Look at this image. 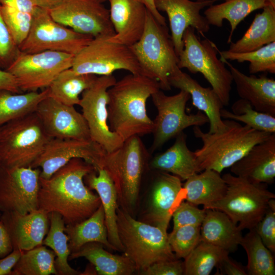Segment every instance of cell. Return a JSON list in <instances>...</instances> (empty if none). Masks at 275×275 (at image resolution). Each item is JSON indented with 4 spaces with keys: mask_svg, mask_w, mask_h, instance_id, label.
I'll return each mask as SVG.
<instances>
[{
    "mask_svg": "<svg viewBox=\"0 0 275 275\" xmlns=\"http://www.w3.org/2000/svg\"><path fill=\"white\" fill-rule=\"evenodd\" d=\"M95 170L84 160L75 158L47 179L40 178L38 209L60 214L65 225L89 217L101 204L98 195L85 184L84 178Z\"/></svg>",
    "mask_w": 275,
    "mask_h": 275,
    "instance_id": "cell-1",
    "label": "cell"
},
{
    "mask_svg": "<svg viewBox=\"0 0 275 275\" xmlns=\"http://www.w3.org/2000/svg\"><path fill=\"white\" fill-rule=\"evenodd\" d=\"M160 89L156 80L130 73L107 90V121L110 129L123 141L134 136L152 133L153 121L148 116L146 102Z\"/></svg>",
    "mask_w": 275,
    "mask_h": 275,
    "instance_id": "cell-2",
    "label": "cell"
},
{
    "mask_svg": "<svg viewBox=\"0 0 275 275\" xmlns=\"http://www.w3.org/2000/svg\"><path fill=\"white\" fill-rule=\"evenodd\" d=\"M224 121L225 129L214 133L205 132L199 126H194L195 137L202 142V146L194 151L201 171L210 169L221 173L272 134L242 125L233 120Z\"/></svg>",
    "mask_w": 275,
    "mask_h": 275,
    "instance_id": "cell-3",
    "label": "cell"
},
{
    "mask_svg": "<svg viewBox=\"0 0 275 275\" xmlns=\"http://www.w3.org/2000/svg\"><path fill=\"white\" fill-rule=\"evenodd\" d=\"M149 153L139 136L125 140L114 151L106 153L100 169L113 181L121 208L130 215L137 204L142 178Z\"/></svg>",
    "mask_w": 275,
    "mask_h": 275,
    "instance_id": "cell-4",
    "label": "cell"
},
{
    "mask_svg": "<svg viewBox=\"0 0 275 275\" xmlns=\"http://www.w3.org/2000/svg\"><path fill=\"white\" fill-rule=\"evenodd\" d=\"M117 215L124 254L134 264L136 271H143L157 262L177 259L169 243L167 231L137 221L119 207Z\"/></svg>",
    "mask_w": 275,
    "mask_h": 275,
    "instance_id": "cell-5",
    "label": "cell"
},
{
    "mask_svg": "<svg viewBox=\"0 0 275 275\" xmlns=\"http://www.w3.org/2000/svg\"><path fill=\"white\" fill-rule=\"evenodd\" d=\"M222 177L227 184L226 194L206 209L224 212L241 230L254 228L265 215L268 202L275 198V195L267 189L266 183L252 182L231 173L225 174Z\"/></svg>",
    "mask_w": 275,
    "mask_h": 275,
    "instance_id": "cell-6",
    "label": "cell"
},
{
    "mask_svg": "<svg viewBox=\"0 0 275 275\" xmlns=\"http://www.w3.org/2000/svg\"><path fill=\"white\" fill-rule=\"evenodd\" d=\"M140 66L142 75L158 82L160 89H171L168 78L178 67V57L167 25L161 24L147 11L144 32L129 46Z\"/></svg>",
    "mask_w": 275,
    "mask_h": 275,
    "instance_id": "cell-7",
    "label": "cell"
},
{
    "mask_svg": "<svg viewBox=\"0 0 275 275\" xmlns=\"http://www.w3.org/2000/svg\"><path fill=\"white\" fill-rule=\"evenodd\" d=\"M51 138L35 112L0 127V165L31 167Z\"/></svg>",
    "mask_w": 275,
    "mask_h": 275,
    "instance_id": "cell-8",
    "label": "cell"
},
{
    "mask_svg": "<svg viewBox=\"0 0 275 275\" xmlns=\"http://www.w3.org/2000/svg\"><path fill=\"white\" fill-rule=\"evenodd\" d=\"M183 49L178 56V66L192 73H201L221 99L224 106L229 104L233 78L230 70L217 58L218 48L207 38L201 40L192 27L183 34Z\"/></svg>",
    "mask_w": 275,
    "mask_h": 275,
    "instance_id": "cell-9",
    "label": "cell"
},
{
    "mask_svg": "<svg viewBox=\"0 0 275 275\" xmlns=\"http://www.w3.org/2000/svg\"><path fill=\"white\" fill-rule=\"evenodd\" d=\"M93 38L59 23L51 17L47 9L38 7L33 14L30 32L19 47L26 53L51 50L75 56Z\"/></svg>",
    "mask_w": 275,
    "mask_h": 275,
    "instance_id": "cell-10",
    "label": "cell"
},
{
    "mask_svg": "<svg viewBox=\"0 0 275 275\" xmlns=\"http://www.w3.org/2000/svg\"><path fill=\"white\" fill-rule=\"evenodd\" d=\"M108 36L93 37L74 56L72 68L78 73L108 75L118 70L134 74L142 71L129 46L110 41Z\"/></svg>",
    "mask_w": 275,
    "mask_h": 275,
    "instance_id": "cell-11",
    "label": "cell"
},
{
    "mask_svg": "<svg viewBox=\"0 0 275 275\" xmlns=\"http://www.w3.org/2000/svg\"><path fill=\"white\" fill-rule=\"evenodd\" d=\"M151 97L157 111L153 121L152 152L161 147L185 128L192 126L200 127L209 122L208 117L201 111L186 114V105L190 96L184 91L180 90L176 94L168 96L159 90Z\"/></svg>",
    "mask_w": 275,
    "mask_h": 275,
    "instance_id": "cell-12",
    "label": "cell"
},
{
    "mask_svg": "<svg viewBox=\"0 0 275 275\" xmlns=\"http://www.w3.org/2000/svg\"><path fill=\"white\" fill-rule=\"evenodd\" d=\"M74 56L51 50L21 52L6 70L15 77L21 92L38 91L48 88L60 73L71 68Z\"/></svg>",
    "mask_w": 275,
    "mask_h": 275,
    "instance_id": "cell-13",
    "label": "cell"
},
{
    "mask_svg": "<svg viewBox=\"0 0 275 275\" xmlns=\"http://www.w3.org/2000/svg\"><path fill=\"white\" fill-rule=\"evenodd\" d=\"M116 81L113 74L97 76L93 84L81 93L79 104L91 139L100 145L106 153L114 151L124 142L107 124V90Z\"/></svg>",
    "mask_w": 275,
    "mask_h": 275,
    "instance_id": "cell-14",
    "label": "cell"
},
{
    "mask_svg": "<svg viewBox=\"0 0 275 275\" xmlns=\"http://www.w3.org/2000/svg\"><path fill=\"white\" fill-rule=\"evenodd\" d=\"M41 169L0 165V211L25 214L38 209Z\"/></svg>",
    "mask_w": 275,
    "mask_h": 275,
    "instance_id": "cell-15",
    "label": "cell"
},
{
    "mask_svg": "<svg viewBox=\"0 0 275 275\" xmlns=\"http://www.w3.org/2000/svg\"><path fill=\"white\" fill-rule=\"evenodd\" d=\"M48 10L55 21L78 33L93 37L115 34L109 10L97 0H65Z\"/></svg>",
    "mask_w": 275,
    "mask_h": 275,
    "instance_id": "cell-16",
    "label": "cell"
},
{
    "mask_svg": "<svg viewBox=\"0 0 275 275\" xmlns=\"http://www.w3.org/2000/svg\"><path fill=\"white\" fill-rule=\"evenodd\" d=\"M106 152L98 143L89 140L51 138L40 156L31 167L41 169L40 177L49 179L70 160L79 158L100 169Z\"/></svg>",
    "mask_w": 275,
    "mask_h": 275,
    "instance_id": "cell-17",
    "label": "cell"
},
{
    "mask_svg": "<svg viewBox=\"0 0 275 275\" xmlns=\"http://www.w3.org/2000/svg\"><path fill=\"white\" fill-rule=\"evenodd\" d=\"M35 113L51 138L91 139L86 120L74 106L48 96L38 104Z\"/></svg>",
    "mask_w": 275,
    "mask_h": 275,
    "instance_id": "cell-18",
    "label": "cell"
},
{
    "mask_svg": "<svg viewBox=\"0 0 275 275\" xmlns=\"http://www.w3.org/2000/svg\"><path fill=\"white\" fill-rule=\"evenodd\" d=\"M216 1L154 0L157 10L165 12L168 15L170 35L178 57L183 49L182 38L187 28L192 27L203 36L209 31L210 24L200 12Z\"/></svg>",
    "mask_w": 275,
    "mask_h": 275,
    "instance_id": "cell-19",
    "label": "cell"
},
{
    "mask_svg": "<svg viewBox=\"0 0 275 275\" xmlns=\"http://www.w3.org/2000/svg\"><path fill=\"white\" fill-rule=\"evenodd\" d=\"M0 220L9 235L13 250L22 251L42 245L50 226V214L39 209L25 214L2 212Z\"/></svg>",
    "mask_w": 275,
    "mask_h": 275,
    "instance_id": "cell-20",
    "label": "cell"
},
{
    "mask_svg": "<svg viewBox=\"0 0 275 275\" xmlns=\"http://www.w3.org/2000/svg\"><path fill=\"white\" fill-rule=\"evenodd\" d=\"M109 17L115 34L113 42L130 46L141 37L145 26L147 9L136 0H107Z\"/></svg>",
    "mask_w": 275,
    "mask_h": 275,
    "instance_id": "cell-21",
    "label": "cell"
},
{
    "mask_svg": "<svg viewBox=\"0 0 275 275\" xmlns=\"http://www.w3.org/2000/svg\"><path fill=\"white\" fill-rule=\"evenodd\" d=\"M168 80L171 87L187 92L193 105L208 117L210 125L208 132L214 133L225 129L226 124L221 116V110L224 105L211 87H202L179 68L170 75Z\"/></svg>",
    "mask_w": 275,
    "mask_h": 275,
    "instance_id": "cell-22",
    "label": "cell"
},
{
    "mask_svg": "<svg viewBox=\"0 0 275 275\" xmlns=\"http://www.w3.org/2000/svg\"><path fill=\"white\" fill-rule=\"evenodd\" d=\"M182 191L179 177L160 171L153 186L144 222L167 231L175 203Z\"/></svg>",
    "mask_w": 275,
    "mask_h": 275,
    "instance_id": "cell-23",
    "label": "cell"
},
{
    "mask_svg": "<svg viewBox=\"0 0 275 275\" xmlns=\"http://www.w3.org/2000/svg\"><path fill=\"white\" fill-rule=\"evenodd\" d=\"M231 173L252 182L273 183L275 177V133L254 146L231 167Z\"/></svg>",
    "mask_w": 275,
    "mask_h": 275,
    "instance_id": "cell-24",
    "label": "cell"
},
{
    "mask_svg": "<svg viewBox=\"0 0 275 275\" xmlns=\"http://www.w3.org/2000/svg\"><path fill=\"white\" fill-rule=\"evenodd\" d=\"M231 72L237 92L241 99L249 101L257 111L275 116V80L262 75H247L220 57Z\"/></svg>",
    "mask_w": 275,
    "mask_h": 275,
    "instance_id": "cell-25",
    "label": "cell"
},
{
    "mask_svg": "<svg viewBox=\"0 0 275 275\" xmlns=\"http://www.w3.org/2000/svg\"><path fill=\"white\" fill-rule=\"evenodd\" d=\"M84 180L87 186L95 190L100 199L108 241L116 251L123 252L124 247L119 237L117 224L118 197L113 181L103 169L90 172L85 177Z\"/></svg>",
    "mask_w": 275,
    "mask_h": 275,
    "instance_id": "cell-26",
    "label": "cell"
},
{
    "mask_svg": "<svg viewBox=\"0 0 275 275\" xmlns=\"http://www.w3.org/2000/svg\"><path fill=\"white\" fill-rule=\"evenodd\" d=\"M174 143L152 160V169L171 173L186 180L201 171L194 152L188 148L187 135L183 131L175 137Z\"/></svg>",
    "mask_w": 275,
    "mask_h": 275,
    "instance_id": "cell-27",
    "label": "cell"
},
{
    "mask_svg": "<svg viewBox=\"0 0 275 275\" xmlns=\"http://www.w3.org/2000/svg\"><path fill=\"white\" fill-rule=\"evenodd\" d=\"M241 231L238 225L224 212L206 209L200 228L201 241L229 253L234 252L241 241L243 237Z\"/></svg>",
    "mask_w": 275,
    "mask_h": 275,
    "instance_id": "cell-28",
    "label": "cell"
},
{
    "mask_svg": "<svg viewBox=\"0 0 275 275\" xmlns=\"http://www.w3.org/2000/svg\"><path fill=\"white\" fill-rule=\"evenodd\" d=\"M183 188L187 202L206 209L224 196L227 184L221 173L206 169L186 180Z\"/></svg>",
    "mask_w": 275,
    "mask_h": 275,
    "instance_id": "cell-29",
    "label": "cell"
},
{
    "mask_svg": "<svg viewBox=\"0 0 275 275\" xmlns=\"http://www.w3.org/2000/svg\"><path fill=\"white\" fill-rule=\"evenodd\" d=\"M79 257L89 261L100 275H130L136 271L134 264L125 255L113 254L97 242L87 243L78 251L71 253L68 260Z\"/></svg>",
    "mask_w": 275,
    "mask_h": 275,
    "instance_id": "cell-30",
    "label": "cell"
},
{
    "mask_svg": "<svg viewBox=\"0 0 275 275\" xmlns=\"http://www.w3.org/2000/svg\"><path fill=\"white\" fill-rule=\"evenodd\" d=\"M269 5L275 6V0H225L222 3L210 6L204 14L210 25L221 28L224 20L229 22L231 31L227 43H230L238 24L252 12Z\"/></svg>",
    "mask_w": 275,
    "mask_h": 275,
    "instance_id": "cell-31",
    "label": "cell"
},
{
    "mask_svg": "<svg viewBox=\"0 0 275 275\" xmlns=\"http://www.w3.org/2000/svg\"><path fill=\"white\" fill-rule=\"evenodd\" d=\"M275 41V6L269 5L257 14L243 36L231 42L229 51L244 52L253 51Z\"/></svg>",
    "mask_w": 275,
    "mask_h": 275,
    "instance_id": "cell-32",
    "label": "cell"
},
{
    "mask_svg": "<svg viewBox=\"0 0 275 275\" xmlns=\"http://www.w3.org/2000/svg\"><path fill=\"white\" fill-rule=\"evenodd\" d=\"M71 253L75 252L87 243L97 242L110 250H115L107 237L105 216L102 204L88 218L74 225H65Z\"/></svg>",
    "mask_w": 275,
    "mask_h": 275,
    "instance_id": "cell-33",
    "label": "cell"
},
{
    "mask_svg": "<svg viewBox=\"0 0 275 275\" xmlns=\"http://www.w3.org/2000/svg\"><path fill=\"white\" fill-rule=\"evenodd\" d=\"M97 76L80 74L72 68L60 73L49 86V97L66 105H79V95L95 81Z\"/></svg>",
    "mask_w": 275,
    "mask_h": 275,
    "instance_id": "cell-34",
    "label": "cell"
},
{
    "mask_svg": "<svg viewBox=\"0 0 275 275\" xmlns=\"http://www.w3.org/2000/svg\"><path fill=\"white\" fill-rule=\"evenodd\" d=\"M48 96V88L41 92H27L23 94L0 89V127L35 112L38 104Z\"/></svg>",
    "mask_w": 275,
    "mask_h": 275,
    "instance_id": "cell-35",
    "label": "cell"
},
{
    "mask_svg": "<svg viewBox=\"0 0 275 275\" xmlns=\"http://www.w3.org/2000/svg\"><path fill=\"white\" fill-rule=\"evenodd\" d=\"M49 214V229L42 245L50 248L56 255L54 265L57 275L81 274L68 263L71 252L68 245L69 238L64 231L65 224L62 216L57 212Z\"/></svg>",
    "mask_w": 275,
    "mask_h": 275,
    "instance_id": "cell-36",
    "label": "cell"
},
{
    "mask_svg": "<svg viewBox=\"0 0 275 275\" xmlns=\"http://www.w3.org/2000/svg\"><path fill=\"white\" fill-rule=\"evenodd\" d=\"M240 245L245 251L249 275H274L275 264L272 252L266 247L254 228L242 237Z\"/></svg>",
    "mask_w": 275,
    "mask_h": 275,
    "instance_id": "cell-37",
    "label": "cell"
},
{
    "mask_svg": "<svg viewBox=\"0 0 275 275\" xmlns=\"http://www.w3.org/2000/svg\"><path fill=\"white\" fill-rule=\"evenodd\" d=\"M55 258L53 251L44 245L23 251L11 275H57Z\"/></svg>",
    "mask_w": 275,
    "mask_h": 275,
    "instance_id": "cell-38",
    "label": "cell"
},
{
    "mask_svg": "<svg viewBox=\"0 0 275 275\" xmlns=\"http://www.w3.org/2000/svg\"><path fill=\"white\" fill-rule=\"evenodd\" d=\"M229 253L221 248L200 241L184 258L183 274L209 275Z\"/></svg>",
    "mask_w": 275,
    "mask_h": 275,
    "instance_id": "cell-39",
    "label": "cell"
},
{
    "mask_svg": "<svg viewBox=\"0 0 275 275\" xmlns=\"http://www.w3.org/2000/svg\"><path fill=\"white\" fill-rule=\"evenodd\" d=\"M231 109L222 108V118L242 122L258 131L275 133V116L257 111L249 101L240 98L233 103Z\"/></svg>",
    "mask_w": 275,
    "mask_h": 275,
    "instance_id": "cell-40",
    "label": "cell"
},
{
    "mask_svg": "<svg viewBox=\"0 0 275 275\" xmlns=\"http://www.w3.org/2000/svg\"><path fill=\"white\" fill-rule=\"evenodd\" d=\"M217 51L220 57L228 61H237L239 63L249 62V73L259 72L275 73V41L265 45L253 51L234 52L228 50Z\"/></svg>",
    "mask_w": 275,
    "mask_h": 275,
    "instance_id": "cell-41",
    "label": "cell"
},
{
    "mask_svg": "<svg viewBox=\"0 0 275 275\" xmlns=\"http://www.w3.org/2000/svg\"><path fill=\"white\" fill-rule=\"evenodd\" d=\"M201 226H184L168 234L171 249L178 259L185 258L201 241Z\"/></svg>",
    "mask_w": 275,
    "mask_h": 275,
    "instance_id": "cell-42",
    "label": "cell"
},
{
    "mask_svg": "<svg viewBox=\"0 0 275 275\" xmlns=\"http://www.w3.org/2000/svg\"><path fill=\"white\" fill-rule=\"evenodd\" d=\"M2 17L17 45L19 46L31 28L33 14L0 6Z\"/></svg>",
    "mask_w": 275,
    "mask_h": 275,
    "instance_id": "cell-43",
    "label": "cell"
},
{
    "mask_svg": "<svg viewBox=\"0 0 275 275\" xmlns=\"http://www.w3.org/2000/svg\"><path fill=\"white\" fill-rule=\"evenodd\" d=\"M206 209H201L188 202L179 204L172 216L173 229L184 226H201L205 217Z\"/></svg>",
    "mask_w": 275,
    "mask_h": 275,
    "instance_id": "cell-44",
    "label": "cell"
},
{
    "mask_svg": "<svg viewBox=\"0 0 275 275\" xmlns=\"http://www.w3.org/2000/svg\"><path fill=\"white\" fill-rule=\"evenodd\" d=\"M0 11V68L6 70L21 53Z\"/></svg>",
    "mask_w": 275,
    "mask_h": 275,
    "instance_id": "cell-45",
    "label": "cell"
},
{
    "mask_svg": "<svg viewBox=\"0 0 275 275\" xmlns=\"http://www.w3.org/2000/svg\"><path fill=\"white\" fill-rule=\"evenodd\" d=\"M264 244L275 252V210L268 208L262 219L254 228Z\"/></svg>",
    "mask_w": 275,
    "mask_h": 275,
    "instance_id": "cell-46",
    "label": "cell"
},
{
    "mask_svg": "<svg viewBox=\"0 0 275 275\" xmlns=\"http://www.w3.org/2000/svg\"><path fill=\"white\" fill-rule=\"evenodd\" d=\"M179 259L155 262L140 272L143 275H181L184 272V263Z\"/></svg>",
    "mask_w": 275,
    "mask_h": 275,
    "instance_id": "cell-47",
    "label": "cell"
},
{
    "mask_svg": "<svg viewBox=\"0 0 275 275\" xmlns=\"http://www.w3.org/2000/svg\"><path fill=\"white\" fill-rule=\"evenodd\" d=\"M221 271V274L246 275L245 267L235 261L232 260L229 255L224 258L216 266Z\"/></svg>",
    "mask_w": 275,
    "mask_h": 275,
    "instance_id": "cell-48",
    "label": "cell"
},
{
    "mask_svg": "<svg viewBox=\"0 0 275 275\" xmlns=\"http://www.w3.org/2000/svg\"><path fill=\"white\" fill-rule=\"evenodd\" d=\"M0 6L33 14L38 6L34 0H0Z\"/></svg>",
    "mask_w": 275,
    "mask_h": 275,
    "instance_id": "cell-49",
    "label": "cell"
},
{
    "mask_svg": "<svg viewBox=\"0 0 275 275\" xmlns=\"http://www.w3.org/2000/svg\"><path fill=\"white\" fill-rule=\"evenodd\" d=\"M22 251H13L6 257L0 258V275H11L13 267L18 261Z\"/></svg>",
    "mask_w": 275,
    "mask_h": 275,
    "instance_id": "cell-50",
    "label": "cell"
},
{
    "mask_svg": "<svg viewBox=\"0 0 275 275\" xmlns=\"http://www.w3.org/2000/svg\"><path fill=\"white\" fill-rule=\"evenodd\" d=\"M0 89L6 90L15 93H20L15 77L9 72L0 68Z\"/></svg>",
    "mask_w": 275,
    "mask_h": 275,
    "instance_id": "cell-51",
    "label": "cell"
},
{
    "mask_svg": "<svg viewBox=\"0 0 275 275\" xmlns=\"http://www.w3.org/2000/svg\"><path fill=\"white\" fill-rule=\"evenodd\" d=\"M13 251L9 235L2 221L0 220V258H4Z\"/></svg>",
    "mask_w": 275,
    "mask_h": 275,
    "instance_id": "cell-52",
    "label": "cell"
},
{
    "mask_svg": "<svg viewBox=\"0 0 275 275\" xmlns=\"http://www.w3.org/2000/svg\"><path fill=\"white\" fill-rule=\"evenodd\" d=\"M143 4L156 20L162 25H167L166 18L157 10L154 0H136Z\"/></svg>",
    "mask_w": 275,
    "mask_h": 275,
    "instance_id": "cell-53",
    "label": "cell"
},
{
    "mask_svg": "<svg viewBox=\"0 0 275 275\" xmlns=\"http://www.w3.org/2000/svg\"><path fill=\"white\" fill-rule=\"evenodd\" d=\"M65 0H34L38 7L50 10L61 4Z\"/></svg>",
    "mask_w": 275,
    "mask_h": 275,
    "instance_id": "cell-54",
    "label": "cell"
},
{
    "mask_svg": "<svg viewBox=\"0 0 275 275\" xmlns=\"http://www.w3.org/2000/svg\"><path fill=\"white\" fill-rule=\"evenodd\" d=\"M97 1H98V2H99L101 3H103V2H106L107 0H97Z\"/></svg>",
    "mask_w": 275,
    "mask_h": 275,
    "instance_id": "cell-55",
    "label": "cell"
},
{
    "mask_svg": "<svg viewBox=\"0 0 275 275\" xmlns=\"http://www.w3.org/2000/svg\"><path fill=\"white\" fill-rule=\"evenodd\" d=\"M1 213H2V212L0 211V216H1Z\"/></svg>",
    "mask_w": 275,
    "mask_h": 275,
    "instance_id": "cell-56",
    "label": "cell"
}]
</instances>
